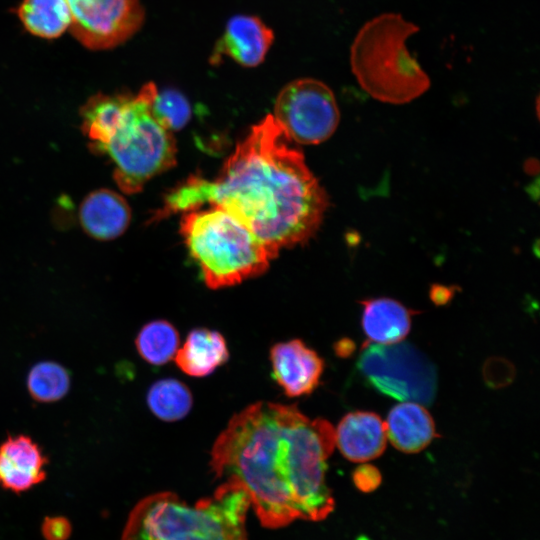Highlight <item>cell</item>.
Masks as SVG:
<instances>
[{"label":"cell","mask_w":540,"mask_h":540,"mask_svg":"<svg viewBox=\"0 0 540 540\" xmlns=\"http://www.w3.org/2000/svg\"><path fill=\"white\" fill-rule=\"evenodd\" d=\"M334 447L327 420L260 401L230 419L213 444L210 466L216 478L245 490L263 527L278 529L297 519L324 520L334 510L326 482Z\"/></svg>","instance_id":"cell-1"},{"label":"cell","mask_w":540,"mask_h":540,"mask_svg":"<svg viewBox=\"0 0 540 540\" xmlns=\"http://www.w3.org/2000/svg\"><path fill=\"white\" fill-rule=\"evenodd\" d=\"M272 115L236 145L213 181L190 177L166 197L159 217L220 207L255 233L276 257L307 242L329 206L324 188Z\"/></svg>","instance_id":"cell-2"},{"label":"cell","mask_w":540,"mask_h":540,"mask_svg":"<svg viewBox=\"0 0 540 540\" xmlns=\"http://www.w3.org/2000/svg\"><path fill=\"white\" fill-rule=\"evenodd\" d=\"M250 508L245 490L231 480L194 503L171 491L157 492L133 507L121 540H248Z\"/></svg>","instance_id":"cell-3"},{"label":"cell","mask_w":540,"mask_h":540,"mask_svg":"<svg viewBox=\"0 0 540 540\" xmlns=\"http://www.w3.org/2000/svg\"><path fill=\"white\" fill-rule=\"evenodd\" d=\"M418 26L398 13H383L367 21L350 48L356 81L372 98L405 104L423 95L430 78L407 47Z\"/></svg>","instance_id":"cell-4"},{"label":"cell","mask_w":540,"mask_h":540,"mask_svg":"<svg viewBox=\"0 0 540 540\" xmlns=\"http://www.w3.org/2000/svg\"><path fill=\"white\" fill-rule=\"evenodd\" d=\"M180 232L205 284L212 289L257 277L275 258L255 233L217 206L185 212Z\"/></svg>","instance_id":"cell-5"},{"label":"cell","mask_w":540,"mask_h":540,"mask_svg":"<svg viewBox=\"0 0 540 540\" xmlns=\"http://www.w3.org/2000/svg\"><path fill=\"white\" fill-rule=\"evenodd\" d=\"M156 91L153 83H147L137 94H129L112 133L95 151L112 161L114 179L127 194L140 192L146 182L176 162L173 134L152 111Z\"/></svg>","instance_id":"cell-6"},{"label":"cell","mask_w":540,"mask_h":540,"mask_svg":"<svg viewBox=\"0 0 540 540\" xmlns=\"http://www.w3.org/2000/svg\"><path fill=\"white\" fill-rule=\"evenodd\" d=\"M357 368L377 391L401 401L430 405L436 395L434 364L407 342L375 344L366 342Z\"/></svg>","instance_id":"cell-7"},{"label":"cell","mask_w":540,"mask_h":540,"mask_svg":"<svg viewBox=\"0 0 540 540\" xmlns=\"http://www.w3.org/2000/svg\"><path fill=\"white\" fill-rule=\"evenodd\" d=\"M272 116L292 142L305 145L326 141L340 120L333 91L312 78L285 85L276 98Z\"/></svg>","instance_id":"cell-8"},{"label":"cell","mask_w":540,"mask_h":540,"mask_svg":"<svg viewBox=\"0 0 540 540\" xmlns=\"http://www.w3.org/2000/svg\"><path fill=\"white\" fill-rule=\"evenodd\" d=\"M70 30L85 47L110 49L131 38L144 22L140 0H65Z\"/></svg>","instance_id":"cell-9"},{"label":"cell","mask_w":540,"mask_h":540,"mask_svg":"<svg viewBox=\"0 0 540 540\" xmlns=\"http://www.w3.org/2000/svg\"><path fill=\"white\" fill-rule=\"evenodd\" d=\"M273 40L272 30L258 17L233 16L214 45L210 63L228 57L244 67H255L263 62Z\"/></svg>","instance_id":"cell-10"},{"label":"cell","mask_w":540,"mask_h":540,"mask_svg":"<svg viewBox=\"0 0 540 540\" xmlns=\"http://www.w3.org/2000/svg\"><path fill=\"white\" fill-rule=\"evenodd\" d=\"M273 376L289 397L307 395L319 384L323 360L302 340L275 344L270 350Z\"/></svg>","instance_id":"cell-11"},{"label":"cell","mask_w":540,"mask_h":540,"mask_svg":"<svg viewBox=\"0 0 540 540\" xmlns=\"http://www.w3.org/2000/svg\"><path fill=\"white\" fill-rule=\"evenodd\" d=\"M48 459L31 437L8 436L0 444V486L22 493L43 482Z\"/></svg>","instance_id":"cell-12"},{"label":"cell","mask_w":540,"mask_h":540,"mask_svg":"<svg viewBox=\"0 0 540 540\" xmlns=\"http://www.w3.org/2000/svg\"><path fill=\"white\" fill-rule=\"evenodd\" d=\"M386 441L385 423L373 412H350L335 430V445L352 462L377 458L385 450Z\"/></svg>","instance_id":"cell-13"},{"label":"cell","mask_w":540,"mask_h":540,"mask_svg":"<svg viewBox=\"0 0 540 540\" xmlns=\"http://www.w3.org/2000/svg\"><path fill=\"white\" fill-rule=\"evenodd\" d=\"M131 220L127 201L110 189L89 193L79 207V221L83 230L92 238L113 240L122 235Z\"/></svg>","instance_id":"cell-14"},{"label":"cell","mask_w":540,"mask_h":540,"mask_svg":"<svg viewBox=\"0 0 540 540\" xmlns=\"http://www.w3.org/2000/svg\"><path fill=\"white\" fill-rule=\"evenodd\" d=\"M387 438L404 453H417L437 436L434 421L422 404L403 401L389 412L385 423Z\"/></svg>","instance_id":"cell-15"},{"label":"cell","mask_w":540,"mask_h":540,"mask_svg":"<svg viewBox=\"0 0 540 540\" xmlns=\"http://www.w3.org/2000/svg\"><path fill=\"white\" fill-rule=\"evenodd\" d=\"M361 305L362 327L367 342L394 344L401 342L409 333L413 311L400 302L381 297L363 300Z\"/></svg>","instance_id":"cell-16"},{"label":"cell","mask_w":540,"mask_h":540,"mask_svg":"<svg viewBox=\"0 0 540 540\" xmlns=\"http://www.w3.org/2000/svg\"><path fill=\"white\" fill-rule=\"evenodd\" d=\"M229 358L224 337L206 328L193 329L178 348L174 360L185 374L192 377L210 375Z\"/></svg>","instance_id":"cell-17"},{"label":"cell","mask_w":540,"mask_h":540,"mask_svg":"<svg viewBox=\"0 0 540 540\" xmlns=\"http://www.w3.org/2000/svg\"><path fill=\"white\" fill-rule=\"evenodd\" d=\"M18 16L31 34L54 39L70 27V13L65 0H23Z\"/></svg>","instance_id":"cell-18"},{"label":"cell","mask_w":540,"mask_h":540,"mask_svg":"<svg viewBox=\"0 0 540 540\" xmlns=\"http://www.w3.org/2000/svg\"><path fill=\"white\" fill-rule=\"evenodd\" d=\"M139 355L152 365H163L174 359L180 347L176 328L165 320H154L144 325L136 340Z\"/></svg>","instance_id":"cell-19"},{"label":"cell","mask_w":540,"mask_h":540,"mask_svg":"<svg viewBox=\"0 0 540 540\" xmlns=\"http://www.w3.org/2000/svg\"><path fill=\"white\" fill-rule=\"evenodd\" d=\"M188 387L176 379H162L148 391L147 403L152 413L161 420L172 422L184 418L192 407Z\"/></svg>","instance_id":"cell-20"},{"label":"cell","mask_w":540,"mask_h":540,"mask_svg":"<svg viewBox=\"0 0 540 540\" xmlns=\"http://www.w3.org/2000/svg\"><path fill=\"white\" fill-rule=\"evenodd\" d=\"M30 396L38 402L50 403L62 399L70 388V375L60 364L39 362L32 367L27 378Z\"/></svg>","instance_id":"cell-21"},{"label":"cell","mask_w":540,"mask_h":540,"mask_svg":"<svg viewBox=\"0 0 540 540\" xmlns=\"http://www.w3.org/2000/svg\"><path fill=\"white\" fill-rule=\"evenodd\" d=\"M156 118L171 132L185 127L191 117V108L183 94L175 89L156 91L152 101Z\"/></svg>","instance_id":"cell-22"},{"label":"cell","mask_w":540,"mask_h":540,"mask_svg":"<svg viewBox=\"0 0 540 540\" xmlns=\"http://www.w3.org/2000/svg\"><path fill=\"white\" fill-rule=\"evenodd\" d=\"M70 521L63 516L46 517L41 532L46 540H67L71 534Z\"/></svg>","instance_id":"cell-23"},{"label":"cell","mask_w":540,"mask_h":540,"mask_svg":"<svg viewBox=\"0 0 540 540\" xmlns=\"http://www.w3.org/2000/svg\"><path fill=\"white\" fill-rule=\"evenodd\" d=\"M353 481L358 489L369 492L379 486L381 474L376 467L370 464H363L354 471Z\"/></svg>","instance_id":"cell-24"},{"label":"cell","mask_w":540,"mask_h":540,"mask_svg":"<svg viewBox=\"0 0 540 540\" xmlns=\"http://www.w3.org/2000/svg\"><path fill=\"white\" fill-rule=\"evenodd\" d=\"M354 350V344L348 339L341 340L336 351L340 356H348Z\"/></svg>","instance_id":"cell-25"},{"label":"cell","mask_w":540,"mask_h":540,"mask_svg":"<svg viewBox=\"0 0 540 540\" xmlns=\"http://www.w3.org/2000/svg\"><path fill=\"white\" fill-rule=\"evenodd\" d=\"M360 540H366V539H365V538H362V539H360Z\"/></svg>","instance_id":"cell-26"}]
</instances>
